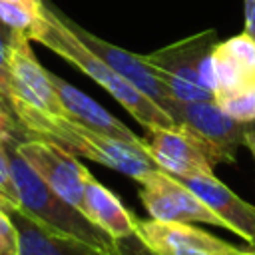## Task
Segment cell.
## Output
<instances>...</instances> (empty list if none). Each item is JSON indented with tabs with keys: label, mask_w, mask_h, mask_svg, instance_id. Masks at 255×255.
Segmentation results:
<instances>
[{
	"label": "cell",
	"mask_w": 255,
	"mask_h": 255,
	"mask_svg": "<svg viewBox=\"0 0 255 255\" xmlns=\"http://www.w3.org/2000/svg\"><path fill=\"white\" fill-rule=\"evenodd\" d=\"M183 181L223 223L225 229L245 239L255 249V205L241 199L213 173L177 177Z\"/></svg>",
	"instance_id": "12"
},
{
	"label": "cell",
	"mask_w": 255,
	"mask_h": 255,
	"mask_svg": "<svg viewBox=\"0 0 255 255\" xmlns=\"http://www.w3.org/2000/svg\"><path fill=\"white\" fill-rule=\"evenodd\" d=\"M167 114L175 124H181L209 143H213L223 155L225 163H235L237 147L245 145V124L233 120L215 100L207 102H181L173 100Z\"/></svg>",
	"instance_id": "11"
},
{
	"label": "cell",
	"mask_w": 255,
	"mask_h": 255,
	"mask_svg": "<svg viewBox=\"0 0 255 255\" xmlns=\"http://www.w3.org/2000/svg\"><path fill=\"white\" fill-rule=\"evenodd\" d=\"M8 213L18 229V255H118L116 251H106L76 237L54 231L24 213L22 209H12Z\"/></svg>",
	"instance_id": "15"
},
{
	"label": "cell",
	"mask_w": 255,
	"mask_h": 255,
	"mask_svg": "<svg viewBox=\"0 0 255 255\" xmlns=\"http://www.w3.org/2000/svg\"><path fill=\"white\" fill-rule=\"evenodd\" d=\"M84 215L112 239L128 237L135 233L137 227V217L126 209L120 197L100 183L94 173L88 177L84 187Z\"/></svg>",
	"instance_id": "16"
},
{
	"label": "cell",
	"mask_w": 255,
	"mask_h": 255,
	"mask_svg": "<svg viewBox=\"0 0 255 255\" xmlns=\"http://www.w3.org/2000/svg\"><path fill=\"white\" fill-rule=\"evenodd\" d=\"M18 253H20L18 229L10 213L4 207H0V255H18Z\"/></svg>",
	"instance_id": "20"
},
{
	"label": "cell",
	"mask_w": 255,
	"mask_h": 255,
	"mask_svg": "<svg viewBox=\"0 0 255 255\" xmlns=\"http://www.w3.org/2000/svg\"><path fill=\"white\" fill-rule=\"evenodd\" d=\"M64 22L68 24V28L98 56L102 58L110 68H114L122 78H126L133 88H137L141 94H145L149 100H153L159 108H163L167 112V108L171 106V102L175 100L165 84V80L157 74V70L153 66H149L141 54H133L128 52L120 46H114L102 38H98L96 34L88 32L86 28H82L80 24H76L74 20H70L68 16H64Z\"/></svg>",
	"instance_id": "10"
},
{
	"label": "cell",
	"mask_w": 255,
	"mask_h": 255,
	"mask_svg": "<svg viewBox=\"0 0 255 255\" xmlns=\"http://www.w3.org/2000/svg\"><path fill=\"white\" fill-rule=\"evenodd\" d=\"M16 143H8V155L20 199V209L54 231L76 237L106 251H116L114 239L98 225H94L76 205L58 195L18 153Z\"/></svg>",
	"instance_id": "3"
},
{
	"label": "cell",
	"mask_w": 255,
	"mask_h": 255,
	"mask_svg": "<svg viewBox=\"0 0 255 255\" xmlns=\"http://www.w3.org/2000/svg\"><path fill=\"white\" fill-rule=\"evenodd\" d=\"M116 243V253L118 255H157L153 253L141 239L137 233H131L128 237H120V239H114Z\"/></svg>",
	"instance_id": "22"
},
{
	"label": "cell",
	"mask_w": 255,
	"mask_h": 255,
	"mask_svg": "<svg viewBox=\"0 0 255 255\" xmlns=\"http://www.w3.org/2000/svg\"><path fill=\"white\" fill-rule=\"evenodd\" d=\"M245 255H255V249H251V251H245Z\"/></svg>",
	"instance_id": "26"
},
{
	"label": "cell",
	"mask_w": 255,
	"mask_h": 255,
	"mask_svg": "<svg viewBox=\"0 0 255 255\" xmlns=\"http://www.w3.org/2000/svg\"><path fill=\"white\" fill-rule=\"evenodd\" d=\"M14 32L0 22V98L10 104V78H8V50Z\"/></svg>",
	"instance_id": "21"
},
{
	"label": "cell",
	"mask_w": 255,
	"mask_h": 255,
	"mask_svg": "<svg viewBox=\"0 0 255 255\" xmlns=\"http://www.w3.org/2000/svg\"><path fill=\"white\" fill-rule=\"evenodd\" d=\"M16 149L58 195L84 213V187L92 171L78 159V155L40 137L22 139L16 143Z\"/></svg>",
	"instance_id": "7"
},
{
	"label": "cell",
	"mask_w": 255,
	"mask_h": 255,
	"mask_svg": "<svg viewBox=\"0 0 255 255\" xmlns=\"http://www.w3.org/2000/svg\"><path fill=\"white\" fill-rule=\"evenodd\" d=\"M16 118L28 137L54 141L78 157H86L116 171H122L135 181H141L145 175L159 169L157 163L145 151V147L131 145L122 139L94 131L68 116L18 110Z\"/></svg>",
	"instance_id": "2"
},
{
	"label": "cell",
	"mask_w": 255,
	"mask_h": 255,
	"mask_svg": "<svg viewBox=\"0 0 255 255\" xmlns=\"http://www.w3.org/2000/svg\"><path fill=\"white\" fill-rule=\"evenodd\" d=\"M135 233L157 255H245V249L227 243L193 223L137 219Z\"/></svg>",
	"instance_id": "9"
},
{
	"label": "cell",
	"mask_w": 255,
	"mask_h": 255,
	"mask_svg": "<svg viewBox=\"0 0 255 255\" xmlns=\"http://www.w3.org/2000/svg\"><path fill=\"white\" fill-rule=\"evenodd\" d=\"M143 141L157 167L173 177L213 173L217 163H225V155L213 143L181 124L149 129Z\"/></svg>",
	"instance_id": "5"
},
{
	"label": "cell",
	"mask_w": 255,
	"mask_h": 255,
	"mask_svg": "<svg viewBox=\"0 0 255 255\" xmlns=\"http://www.w3.org/2000/svg\"><path fill=\"white\" fill-rule=\"evenodd\" d=\"M8 78H10V108L14 114L18 110H34L44 114L66 116L58 92L52 82V72H48L30 46V40L14 34L8 50Z\"/></svg>",
	"instance_id": "6"
},
{
	"label": "cell",
	"mask_w": 255,
	"mask_h": 255,
	"mask_svg": "<svg viewBox=\"0 0 255 255\" xmlns=\"http://www.w3.org/2000/svg\"><path fill=\"white\" fill-rule=\"evenodd\" d=\"M215 100L255 86V42L241 32L227 40H219L213 50Z\"/></svg>",
	"instance_id": "13"
},
{
	"label": "cell",
	"mask_w": 255,
	"mask_h": 255,
	"mask_svg": "<svg viewBox=\"0 0 255 255\" xmlns=\"http://www.w3.org/2000/svg\"><path fill=\"white\" fill-rule=\"evenodd\" d=\"M0 207H4L6 211L20 209V199L8 155V143H0Z\"/></svg>",
	"instance_id": "18"
},
{
	"label": "cell",
	"mask_w": 255,
	"mask_h": 255,
	"mask_svg": "<svg viewBox=\"0 0 255 255\" xmlns=\"http://www.w3.org/2000/svg\"><path fill=\"white\" fill-rule=\"evenodd\" d=\"M217 42L219 38L215 30H203L141 56L165 80L175 100L207 102L215 100V76L211 60Z\"/></svg>",
	"instance_id": "4"
},
{
	"label": "cell",
	"mask_w": 255,
	"mask_h": 255,
	"mask_svg": "<svg viewBox=\"0 0 255 255\" xmlns=\"http://www.w3.org/2000/svg\"><path fill=\"white\" fill-rule=\"evenodd\" d=\"M245 147L251 151V155L255 159V122L245 124Z\"/></svg>",
	"instance_id": "24"
},
{
	"label": "cell",
	"mask_w": 255,
	"mask_h": 255,
	"mask_svg": "<svg viewBox=\"0 0 255 255\" xmlns=\"http://www.w3.org/2000/svg\"><path fill=\"white\" fill-rule=\"evenodd\" d=\"M139 199L147 215L157 221L205 223L223 227L221 219L177 177L163 169H155L141 181Z\"/></svg>",
	"instance_id": "8"
},
{
	"label": "cell",
	"mask_w": 255,
	"mask_h": 255,
	"mask_svg": "<svg viewBox=\"0 0 255 255\" xmlns=\"http://www.w3.org/2000/svg\"><path fill=\"white\" fill-rule=\"evenodd\" d=\"M34 42H40L78 70H82L88 78H92L96 84H100L126 112L131 114V118L145 129L155 128H171L175 122L171 116L159 108L153 100H149L145 94H141L137 88H133L126 78H122L114 68H110L102 58H98L64 22L62 12H58L52 4L46 2V20L42 28L38 30Z\"/></svg>",
	"instance_id": "1"
},
{
	"label": "cell",
	"mask_w": 255,
	"mask_h": 255,
	"mask_svg": "<svg viewBox=\"0 0 255 255\" xmlns=\"http://www.w3.org/2000/svg\"><path fill=\"white\" fill-rule=\"evenodd\" d=\"M52 82H54V88L58 92V98H60L62 108H64L68 118L84 124L86 128H90L94 131L104 133V135L122 139V141L131 143V145L145 147L143 137L133 133L124 122H120L116 116H112L106 108H102L88 94L80 92L78 88H74L70 82H66L64 78H60L56 74H52Z\"/></svg>",
	"instance_id": "14"
},
{
	"label": "cell",
	"mask_w": 255,
	"mask_h": 255,
	"mask_svg": "<svg viewBox=\"0 0 255 255\" xmlns=\"http://www.w3.org/2000/svg\"><path fill=\"white\" fill-rule=\"evenodd\" d=\"M22 139H28V133L24 131L10 104L0 98V143H16Z\"/></svg>",
	"instance_id": "19"
},
{
	"label": "cell",
	"mask_w": 255,
	"mask_h": 255,
	"mask_svg": "<svg viewBox=\"0 0 255 255\" xmlns=\"http://www.w3.org/2000/svg\"><path fill=\"white\" fill-rule=\"evenodd\" d=\"M215 102L233 120H237L241 124H253L255 122V86L243 88V90L229 94V96H223Z\"/></svg>",
	"instance_id": "17"
},
{
	"label": "cell",
	"mask_w": 255,
	"mask_h": 255,
	"mask_svg": "<svg viewBox=\"0 0 255 255\" xmlns=\"http://www.w3.org/2000/svg\"><path fill=\"white\" fill-rule=\"evenodd\" d=\"M245 6V34L251 36V40L255 42V0H243Z\"/></svg>",
	"instance_id": "23"
},
{
	"label": "cell",
	"mask_w": 255,
	"mask_h": 255,
	"mask_svg": "<svg viewBox=\"0 0 255 255\" xmlns=\"http://www.w3.org/2000/svg\"><path fill=\"white\" fill-rule=\"evenodd\" d=\"M0 2H10V4H24V6H30V8H44L46 6V0H0Z\"/></svg>",
	"instance_id": "25"
}]
</instances>
